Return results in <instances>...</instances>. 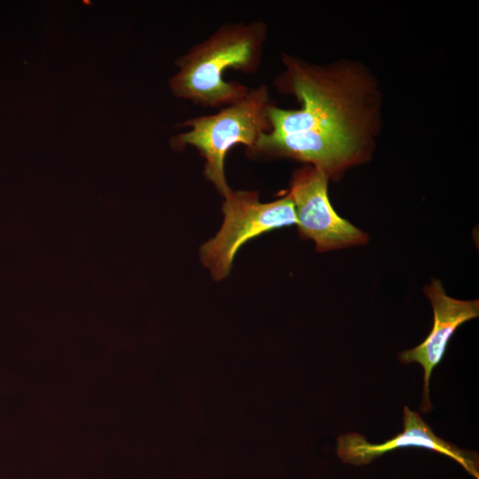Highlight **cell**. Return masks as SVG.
Segmentation results:
<instances>
[{
	"mask_svg": "<svg viewBox=\"0 0 479 479\" xmlns=\"http://www.w3.org/2000/svg\"><path fill=\"white\" fill-rule=\"evenodd\" d=\"M275 83L295 96L298 109H269L271 130L247 152L251 158H291L337 179L366 160L375 121L368 81L348 68L312 66L283 55Z\"/></svg>",
	"mask_w": 479,
	"mask_h": 479,
	"instance_id": "obj_1",
	"label": "cell"
},
{
	"mask_svg": "<svg viewBox=\"0 0 479 479\" xmlns=\"http://www.w3.org/2000/svg\"><path fill=\"white\" fill-rule=\"evenodd\" d=\"M268 26L261 21L225 23L175 60L173 95L205 107L222 108L242 98L249 87L224 79L228 69L252 74L260 67Z\"/></svg>",
	"mask_w": 479,
	"mask_h": 479,
	"instance_id": "obj_2",
	"label": "cell"
},
{
	"mask_svg": "<svg viewBox=\"0 0 479 479\" xmlns=\"http://www.w3.org/2000/svg\"><path fill=\"white\" fill-rule=\"evenodd\" d=\"M273 105L264 84L249 88L242 98L217 113L195 116L179 124L189 130L172 137L170 145L176 150L186 145L196 148L205 159L204 177L224 198L232 190L224 171L228 151L239 144L251 150L260 137L270 131L269 109Z\"/></svg>",
	"mask_w": 479,
	"mask_h": 479,
	"instance_id": "obj_3",
	"label": "cell"
},
{
	"mask_svg": "<svg viewBox=\"0 0 479 479\" xmlns=\"http://www.w3.org/2000/svg\"><path fill=\"white\" fill-rule=\"evenodd\" d=\"M224 221L216 236L200 248V258L215 280L225 279L243 244L271 230L296 224L291 196L261 202L255 191H233L224 197Z\"/></svg>",
	"mask_w": 479,
	"mask_h": 479,
	"instance_id": "obj_4",
	"label": "cell"
},
{
	"mask_svg": "<svg viewBox=\"0 0 479 479\" xmlns=\"http://www.w3.org/2000/svg\"><path fill=\"white\" fill-rule=\"evenodd\" d=\"M328 179L310 165L292 176L288 194L294 202L300 237L313 240L319 253L367 243L369 236L333 208L327 194Z\"/></svg>",
	"mask_w": 479,
	"mask_h": 479,
	"instance_id": "obj_5",
	"label": "cell"
},
{
	"mask_svg": "<svg viewBox=\"0 0 479 479\" xmlns=\"http://www.w3.org/2000/svg\"><path fill=\"white\" fill-rule=\"evenodd\" d=\"M417 447L435 451L455 461L479 479V459L475 452L463 450L438 437L417 412L404 408V430L384 442L371 444L362 435L344 434L337 439L336 452L343 463L366 465L382 454L399 448Z\"/></svg>",
	"mask_w": 479,
	"mask_h": 479,
	"instance_id": "obj_6",
	"label": "cell"
},
{
	"mask_svg": "<svg viewBox=\"0 0 479 479\" xmlns=\"http://www.w3.org/2000/svg\"><path fill=\"white\" fill-rule=\"evenodd\" d=\"M424 292L433 309V327L422 343L401 352L399 360L403 364L415 362L422 366L424 386L420 411L429 412L433 409L429 399L431 373L441 362L456 329L463 323L479 316V302L459 300L447 295L442 282L436 279L424 287Z\"/></svg>",
	"mask_w": 479,
	"mask_h": 479,
	"instance_id": "obj_7",
	"label": "cell"
}]
</instances>
